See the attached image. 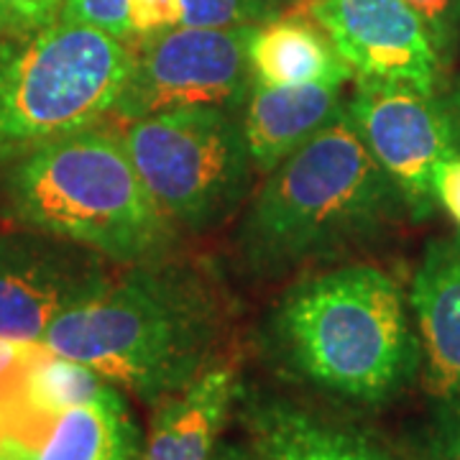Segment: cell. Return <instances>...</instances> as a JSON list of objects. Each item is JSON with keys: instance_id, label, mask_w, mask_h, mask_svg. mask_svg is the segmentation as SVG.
<instances>
[{"instance_id": "obj_17", "label": "cell", "mask_w": 460, "mask_h": 460, "mask_svg": "<svg viewBox=\"0 0 460 460\" xmlns=\"http://www.w3.org/2000/svg\"><path fill=\"white\" fill-rule=\"evenodd\" d=\"M287 0H181V26L241 29L279 16Z\"/></svg>"}, {"instance_id": "obj_11", "label": "cell", "mask_w": 460, "mask_h": 460, "mask_svg": "<svg viewBox=\"0 0 460 460\" xmlns=\"http://www.w3.org/2000/svg\"><path fill=\"white\" fill-rule=\"evenodd\" d=\"M428 389L445 402L460 399V235L425 248L410 287Z\"/></svg>"}, {"instance_id": "obj_10", "label": "cell", "mask_w": 460, "mask_h": 460, "mask_svg": "<svg viewBox=\"0 0 460 460\" xmlns=\"http://www.w3.org/2000/svg\"><path fill=\"white\" fill-rule=\"evenodd\" d=\"M313 16L356 83L443 87V57L407 0H313Z\"/></svg>"}, {"instance_id": "obj_18", "label": "cell", "mask_w": 460, "mask_h": 460, "mask_svg": "<svg viewBox=\"0 0 460 460\" xmlns=\"http://www.w3.org/2000/svg\"><path fill=\"white\" fill-rule=\"evenodd\" d=\"M62 21L93 26L131 44L128 0H62Z\"/></svg>"}, {"instance_id": "obj_7", "label": "cell", "mask_w": 460, "mask_h": 460, "mask_svg": "<svg viewBox=\"0 0 460 460\" xmlns=\"http://www.w3.org/2000/svg\"><path fill=\"white\" fill-rule=\"evenodd\" d=\"M253 29L177 26L141 41L113 118L128 123L187 108H243L253 87L248 59Z\"/></svg>"}, {"instance_id": "obj_20", "label": "cell", "mask_w": 460, "mask_h": 460, "mask_svg": "<svg viewBox=\"0 0 460 460\" xmlns=\"http://www.w3.org/2000/svg\"><path fill=\"white\" fill-rule=\"evenodd\" d=\"M425 21L435 47L447 65L460 44V0H407Z\"/></svg>"}, {"instance_id": "obj_15", "label": "cell", "mask_w": 460, "mask_h": 460, "mask_svg": "<svg viewBox=\"0 0 460 460\" xmlns=\"http://www.w3.org/2000/svg\"><path fill=\"white\" fill-rule=\"evenodd\" d=\"M253 83L271 87L350 80V69L317 21L277 16L253 29L248 44Z\"/></svg>"}, {"instance_id": "obj_4", "label": "cell", "mask_w": 460, "mask_h": 460, "mask_svg": "<svg viewBox=\"0 0 460 460\" xmlns=\"http://www.w3.org/2000/svg\"><path fill=\"white\" fill-rule=\"evenodd\" d=\"M410 210L348 115L266 174L238 233L251 269L271 274L330 256Z\"/></svg>"}, {"instance_id": "obj_25", "label": "cell", "mask_w": 460, "mask_h": 460, "mask_svg": "<svg viewBox=\"0 0 460 460\" xmlns=\"http://www.w3.org/2000/svg\"><path fill=\"white\" fill-rule=\"evenodd\" d=\"M458 460H460V450H458Z\"/></svg>"}, {"instance_id": "obj_14", "label": "cell", "mask_w": 460, "mask_h": 460, "mask_svg": "<svg viewBox=\"0 0 460 460\" xmlns=\"http://www.w3.org/2000/svg\"><path fill=\"white\" fill-rule=\"evenodd\" d=\"M238 392L233 363H215L202 371L187 389L162 402L141 460H213Z\"/></svg>"}, {"instance_id": "obj_24", "label": "cell", "mask_w": 460, "mask_h": 460, "mask_svg": "<svg viewBox=\"0 0 460 460\" xmlns=\"http://www.w3.org/2000/svg\"><path fill=\"white\" fill-rule=\"evenodd\" d=\"M213 460H259V456L248 447H241V445H217Z\"/></svg>"}, {"instance_id": "obj_16", "label": "cell", "mask_w": 460, "mask_h": 460, "mask_svg": "<svg viewBox=\"0 0 460 460\" xmlns=\"http://www.w3.org/2000/svg\"><path fill=\"white\" fill-rule=\"evenodd\" d=\"M33 460H141V435L120 389L59 411L31 445Z\"/></svg>"}, {"instance_id": "obj_12", "label": "cell", "mask_w": 460, "mask_h": 460, "mask_svg": "<svg viewBox=\"0 0 460 460\" xmlns=\"http://www.w3.org/2000/svg\"><path fill=\"white\" fill-rule=\"evenodd\" d=\"M246 429L259 460H399L371 435L281 396H251Z\"/></svg>"}, {"instance_id": "obj_1", "label": "cell", "mask_w": 460, "mask_h": 460, "mask_svg": "<svg viewBox=\"0 0 460 460\" xmlns=\"http://www.w3.org/2000/svg\"><path fill=\"white\" fill-rule=\"evenodd\" d=\"M220 328L210 284L190 266L156 259L113 274L98 295L59 314L41 345L156 404L210 368Z\"/></svg>"}, {"instance_id": "obj_3", "label": "cell", "mask_w": 460, "mask_h": 460, "mask_svg": "<svg viewBox=\"0 0 460 460\" xmlns=\"http://www.w3.org/2000/svg\"><path fill=\"white\" fill-rule=\"evenodd\" d=\"M0 213L120 266L164 259L177 230L148 195L123 138L102 123L3 166Z\"/></svg>"}, {"instance_id": "obj_22", "label": "cell", "mask_w": 460, "mask_h": 460, "mask_svg": "<svg viewBox=\"0 0 460 460\" xmlns=\"http://www.w3.org/2000/svg\"><path fill=\"white\" fill-rule=\"evenodd\" d=\"M435 199L443 205L445 213L453 217V223L460 228V154L450 156L435 169Z\"/></svg>"}, {"instance_id": "obj_13", "label": "cell", "mask_w": 460, "mask_h": 460, "mask_svg": "<svg viewBox=\"0 0 460 460\" xmlns=\"http://www.w3.org/2000/svg\"><path fill=\"white\" fill-rule=\"evenodd\" d=\"M343 115V84L271 87L253 83L241 118L256 172L269 174Z\"/></svg>"}, {"instance_id": "obj_23", "label": "cell", "mask_w": 460, "mask_h": 460, "mask_svg": "<svg viewBox=\"0 0 460 460\" xmlns=\"http://www.w3.org/2000/svg\"><path fill=\"white\" fill-rule=\"evenodd\" d=\"M0 460H33L31 447L16 438H0Z\"/></svg>"}, {"instance_id": "obj_2", "label": "cell", "mask_w": 460, "mask_h": 460, "mask_svg": "<svg viewBox=\"0 0 460 460\" xmlns=\"http://www.w3.org/2000/svg\"><path fill=\"white\" fill-rule=\"evenodd\" d=\"M269 341L302 381L358 404L394 399L422 363L399 284L371 263H345L292 284L271 310Z\"/></svg>"}, {"instance_id": "obj_21", "label": "cell", "mask_w": 460, "mask_h": 460, "mask_svg": "<svg viewBox=\"0 0 460 460\" xmlns=\"http://www.w3.org/2000/svg\"><path fill=\"white\" fill-rule=\"evenodd\" d=\"M131 41H146L181 26V0H128Z\"/></svg>"}, {"instance_id": "obj_5", "label": "cell", "mask_w": 460, "mask_h": 460, "mask_svg": "<svg viewBox=\"0 0 460 460\" xmlns=\"http://www.w3.org/2000/svg\"><path fill=\"white\" fill-rule=\"evenodd\" d=\"M131 69L128 41L62 18L29 36L0 39V169L105 123Z\"/></svg>"}, {"instance_id": "obj_19", "label": "cell", "mask_w": 460, "mask_h": 460, "mask_svg": "<svg viewBox=\"0 0 460 460\" xmlns=\"http://www.w3.org/2000/svg\"><path fill=\"white\" fill-rule=\"evenodd\" d=\"M62 16V0H0V39L41 31Z\"/></svg>"}, {"instance_id": "obj_8", "label": "cell", "mask_w": 460, "mask_h": 460, "mask_svg": "<svg viewBox=\"0 0 460 460\" xmlns=\"http://www.w3.org/2000/svg\"><path fill=\"white\" fill-rule=\"evenodd\" d=\"M345 115L378 166L392 177L414 217L438 208L435 169L460 154V108L407 84L356 83Z\"/></svg>"}, {"instance_id": "obj_6", "label": "cell", "mask_w": 460, "mask_h": 460, "mask_svg": "<svg viewBox=\"0 0 460 460\" xmlns=\"http://www.w3.org/2000/svg\"><path fill=\"white\" fill-rule=\"evenodd\" d=\"M123 144L138 177L174 228L205 230L238 210L253 180L243 118L187 108L128 120Z\"/></svg>"}, {"instance_id": "obj_9", "label": "cell", "mask_w": 460, "mask_h": 460, "mask_svg": "<svg viewBox=\"0 0 460 460\" xmlns=\"http://www.w3.org/2000/svg\"><path fill=\"white\" fill-rule=\"evenodd\" d=\"M108 259L39 230L0 233V338L41 343L49 325L111 281Z\"/></svg>"}]
</instances>
